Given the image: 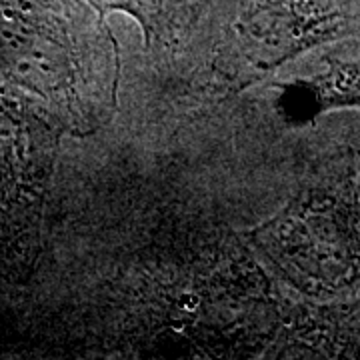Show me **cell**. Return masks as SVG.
<instances>
[{
  "label": "cell",
  "mask_w": 360,
  "mask_h": 360,
  "mask_svg": "<svg viewBox=\"0 0 360 360\" xmlns=\"http://www.w3.org/2000/svg\"><path fill=\"white\" fill-rule=\"evenodd\" d=\"M302 108L321 112L340 106H360V49L335 52L324 60V70L300 84Z\"/></svg>",
  "instance_id": "3"
},
{
  "label": "cell",
  "mask_w": 360,
  "mask_h": 360,
  "mask_svg": "<svg viewBox=\"0 0 360 360\" xmlns=\"http://www.w3.org/2000/svg\"><path fill=\"white\" fill-rule=\"evenodd\" d=\"M274 264L309 295L360 281V142H340L307 170L296 194L258 231Z\"/></svg>",
  "instance_id": "1"
},
{
  "label": "cell",
  "mask_w": 360,
  "mask_h": 360,
  "mask_svg": "<svg viewBox=\"0 0 360 360\" xmlns=\"http://www.w3.org/2000/svg\"><path fill=\"white\" fill-rule=\"evenodd\" d=\"M90 4L101 11H127L148 30H167L193 22L198 14H205L210 0H90Z\"/></svg>",
  "instance_id": "4"
},
{
  "label": "cell",
  "mask_w": 360,
  "mask_h": 360,
  "mask_svg": "<svg viewBox=\"0 0 360 360\" xmlns=\"http://www.w3.org/2000/svg\"><path fill=\"white\" fill-rule=\"evenodd\" d=\"M238 44H252V65L274 68L300 52L360 40V0H210Z\"/></svg>",
  "instance_id": "2"
}]
</instances>
